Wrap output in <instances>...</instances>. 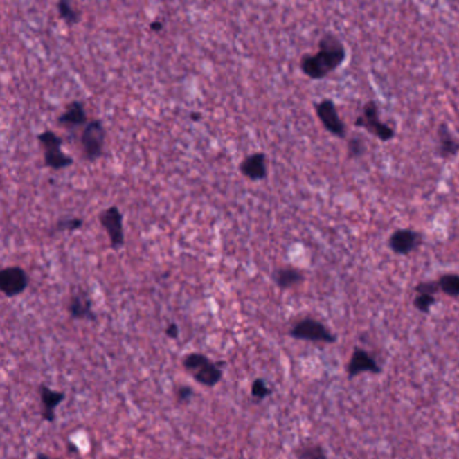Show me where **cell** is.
<instances>
[{"mask_svg": "<svg viewBox=\"0 0 459 459\" xmlns=\"http://www.w3.org/2000/svg\"><path fill=\"white\" fill-rule=\"evenodd\" d=\"M346 60V48L333 33H326L318 42L315 54H306L300 60V69L312 80H322L336 72Z\"/></svg>", "mask_w": 459, "mask_h": 459, "instance_id": "6da1fadb", "label": "cell"}, {"mask_svg": "<svg viewBox=\"0 0 459 459\" xmlns=\"http://www.w3.org/2000/svg\"><path fill=\"white\" fill-rule=\"evenodd\" d=\"M183 368L192 375L194 380L205 387H215L222 379V369L219 365L222 363H213L209 357L201 353H192L188 354L183 361Z\"/></svg>", "mask_w": 459, "mask_h": 459, "instance_id": "7a4b0ae2", "label": "cell"}, {"mask_svg": "<svg viewBox=\"0 0 459 459\" xmlns=\"http://www.w3.org/2000/svg\"><path fill=\"white\" fill-rule=\"evenodd\" d=\"M354 125L359 128H363L366 132L377 138L380 142H389L396 135L392 127H389L387 123L380 120L379 105L373 100H369L363 104V114L357 116Z\"/></svg>", "mask_w": 459, "mask_h": 459, "instance_id": "3957f363", "label": "cell"}, {"mask_svg": "<svg viewBox=\"0 0 459 459\" xmlns=\"http://www.w3.org/2000/svg\"><path fill=\"white\" fill-rule=\"evenodd\" d=\"M38 142L44 150L45 166L50 169H66L74 163L72 156L62 151L64 141L53 131H44L38 135Z\"/></svg>", "mask_w": 459, "mask_h": 459, "instance_id": "277c9868", "label": "cell"}, {"mask_svg": "<svg viewBox=\"0 0 459 459\" xmlns=\"http://www.w3.org/2000/svg\"><path fill=\"white\" fill-rule=\"evenodd\" d=\"M290 336L292 339L309 341V342H319V343H336L337 336L333 334L322 322L313 319V318H305L299 322H296L290 330Z\"/></svg>", "mask_w": 459, "mask_h": 459, "instance_id": "5b68a950", "label": "cell"}, {"mask_svg": "<svg viewBox=\"0 0 459 459\" xmlns=\"http://www.w3.org/2000/svg\"><path fill=\"white\" fill-rule=\"evenodd\" d=\"M105 136H107V131L102 125V121L98 120V119L89 121L85 125V128L82 129L81 147H82L84 156L89 162L96 161L102 155Z\"/></svg>", "mask_w": 459, "mask_h": 459, "instance_id": "8992f818", "label": "cell"}, {"mask_svg": "<svg viewBox=\"0 0 459 459\" xmlns=\"http://www.w3.org/2000/svg\"><path fill=\"white\" fill-rule=\"evenodd\" d=\"M315 114L316 118L323 125V128L339 139H346L348 128L346 124L342 121L339 116V109L333 100L323 98L322 101L315 104Z\"/></svg>", "mask_w": 459, "mask_h": 459, "instance_id": "52a82bcc", "label": "cell"}, {"mask_svg": "<svg viewBox=\"0 0 459 459\" xmlns=\"http://www.w3.org/2000/svg\"><path fill=\"white\" fill-rule=\"evenodd\" d=\"M422 244H423V235L417 231L408 228L395 231L388 240L389 249L399 256L411 255L412 252L419 249Z\"/></svg>", "mask_w": 459, "mask_h": 459, "instance_id": "ba28073f", "label": "cell"}, {"mask_svg": "<svg viewBox=\"0 0 459 459\" xmlns=\"http://www.w3.org/2000/svg\"><path fill=\"white\" fill-rule=\"evenodd\" d=\"M98 218L109 237L111 246L114 249H120L124 244V228L120 209L118 206H109L100 213Z\"/></svg>", "mask_w": 459, "mask_h": 459, "instance_id": "9c48e42d", "label": "cell"}, {"mask_svg": "<svg viewBox=\"0 0 459 459\" xmlns=\"http://www.w3.org/2000/svg\"><path fill=\"white\" fill-rule=\"evenodd\" d=\"M381 366L377 363L376 359L363 348H354L350 360L346 366L348 379H354L363 373H372V375H380Z\"/></svg>", "mask_w": 459, "mask_h": 459, "instance_id": "30bf717a", "label": "cell"}, {"mask_svg": "<svg viewBox=\"0 0 459 459\" xmlns=\"http://www.w3.org/2000/svg\"><path fill=\"white\" fill-rule=\"evenodd\" d=\"M28 286V276L21 267H6L0 272V290L8 296L21 295Z\"/></svg>", "mask_w": 459, "mask_h": 459, "instance_id": "8fae6325", "label": "cell"}, {"mask_svg": "<svg viewBox=\"0 0 459 459\" xmlns=\"http://www.w3.org/2000/svg\"><path fill=\"white\" fill-rule=\"evenodd\" d=\"M436 154L442 159H451L459 152V139L454 136L447 124H440L436 131Z\"/></svg>", "mask_w": 459, "mask_h": 459, "instance_id": "7c38bea8", "label": "cell"}, {"mask_svg": "<svg viewBox=\"0 0 459 459\" xmlns=\"http://www.w3.org/2000/svg\"><path fill=\"white\" fill-rule=\"evenodd\" d=\"M240 171L242 175L251 181H262L268 175L267 170L266 154L253 152L245 156L240 163Z\"/></svg>", "mask_w": 459, "mask_h": 459, "instance_id": "4fadbf2b", "label": "cell"}, {"mask_svg": "<svg viewBox=\"0 0 459 459\" xmlns=\"http://www.w3.org/2000/svg\"><path fill=\"white\" fill-rule=\"evenodd\" d=\"M39 396L42 403V417L46 422H54L57 407L65 400V393L50 389L48 386H39Z\"/></svg>", "mask_w": 459, "mask_h": 459, "instance_id": "5bb4252c", "label": "cell"}, {"mask_svg": "<svg viewBox=\"0 0 459 459\" xmlns=\"http://www.w3.org/2000/svg\"><path fill=\"white\" fill-rule=\"evenodd\" d=\"M272 279L279 289L289 290V289L303 283L305 275L300 269H298L295 267H280L273 271Z\"/></svg>", "mask_w": 459, "mask_h": 459, "instance_id": "9a60e30c", "label": "cell"}, {"mask_svg": "<svg viewBox=\"0 0 459 459\" xmlns=\"http://www.w3.org/2000/svg\"><path fill=\"white\" fill-rule=\"evenodd\" d=\"M58 124L66 128H75L84 124H88V116L84 105L80 101H73L66 109L58 116Z\"/></svg>", "mask_w": 459, "mask_h": 459, "instance_id": "2e32d148", "label": "cell"}, {"mask_svg": "<svg viewBox=\"0 0 459 459\" xmlns=\"http://www.w3.org/2000/svg\"><path fill=\"white\" fill-rule=\"evenodd\" d=\"M68 312L73 319H95L96 315L92 310V302L85 294H74L69 305Z\"/></svg>", "mask_w": 459, "mask_h": 459, "instance_id": "e0dca14e", "label": "cell"}, {"mask_svg": "<svg viewBox=\"0 0 459 459\" xmlns=\"http://www.w3.org/2000/svg\"><path fill=\"white\" fill-rule=\"evenodd\" d=\"M438 285L440 292L446 294L451 298L459 296V275L458 273H444L438 279Z\"/></svg>", "mask_w": 459, "mask_h": 459, "instance_id": "ac0fdd59", "label": "cell"}, {"mask_svg": "<svg viewBox=\"0 0 459 459\" xmlns=\"http://www.w3.org/2000/svg\"><path fill=\"white\" fill-rule=\"evenodd\" d=\"M295 456L298 459H327L325 449L316 443H309L298 447L295 450Z\"/></svg>", "mask_w": 459, "mask_h": 459, "instance_id": "d6986e66", "label": "cell"}, {"mask_svg": "<svg viewBox=\"0 0 459 459\" xmlns=\"http://www.w3.org/2000/svg\"><path fill=\"white\" fill-rule=\"evenodd\" d=\"M57 10H58V14H60V18L68 26H74V24H78L80 11L75 10L69 1H66V0L58 1Z\"/></svg>", "mask_w": 459, "mask_h": 459, "instance_id": "ffe728a7", "label": "cell"}, {"mask_svg": "<svg viewBox=\"0 0 459 459\" xmlns=\"http://www.w3.org/2000/svg\"><path fill=\"white\" fill-rule=\"evenodd\" d=\"M84 225V219L80 217H62L57 221V224L53 228V232H72L81 229Z\"/></svg>", "mask_w": 459, "mask_h": 459, "instance_id": "44dd1931", "label": "cell"}, {"mask_svg": "<svg viewBox=\"0 0 459 459\" xmlns=\"http://www.w3.org/2000/svg\"><path fill=\"white\" fill-rule=\"evenodd\" d=\"M435 303V296L427 294H417L413 299V307L423 314H429Z\"/></svg>", "mask_w": 459, "mask_h": 459, "instance_id": "7402d4cb", "label": "cell"}, {"mask_svg": "<svg viewBox=\"0 0 459 459\" xmlns=\"http://www.w3.org/2000/svg\"><path fill=\"white\" fill-rule=\"evenodd\" d=\"M366 151V145L363 138L354 136L348 141V156L350 159H359L361 158Z\"/></svg>", "mask_w": 459, "mask_h": 459, "instance_id": "603a6c76", "label": "cell"}, {"mask_svg": "<svg viewBox=\"0 0 459 459\" xmlns=\"http://www.w3.org/2000/svg\"><path fill=\"white\" fill-rule=\"evenodd\" d=\"M271 392H272L271 388L267 386V383L263 379H256L251 387V393H252L253 399L258 402L267 399L271 395Z\"/></svg>", "mask_w": 459, "mask_h": 459, "instance_id": "cb8c5ba5", "label": "cell"}, {"mask_svg": "<svg viewBox=\"0 0 459 459\" xmlns=\"http://www.w3.org/2000/svg\"><path fill=\"white\" fill-rule=\"evenodd\" d=\"M440 291L438 280H433V282H420L419 285H416L415 287V292L416 294H427V295H434Z\"/></svg>", "mask_w": 459, "mask_h": 459, "instance_id": "d4e9b609", "label": "cell"}, {"mask_svg": "<svg viewBox=\"0 0 459 459\" xmlns=\"http://www.w3.org/2000/svg\"><path fill=\"white\" fill-rule=\"evenodd\" d=\"M177 396H178V399H179V402L186 403V402L193 396V389L190 387H188V386H183V387H181L177 390Z\"/></svg>", "mask_w": 459, "mask_h": 459, "instance_id": "484cf974", "label": "cell"}, {"mask_svg": "<svg viewBox=\"0 0 459 459\" xmlns=\"http://www.w3.org/2000/svg\"><path fill=\"white\" fill-rule=\"evenodd\" d=\"M166 336L171 339H177L179 337V327L175 323H170L166 329Z\"/></svg>", "mask_w": 459, "mask_h": 459, "instance_id": "4316f807", "label": "cell"}, {"mask_svg": "<svg viewBox=\"0 0 459 459\" xmlns=\"http://www.w3.org/2000/svg\"><path fill=\"white\" fill-rule=\"evenodd\" d=\"M150 28H151L152 31H155V33H159V31H162V28H163V22H162V21H154V22L150 24Z\"/></svg>", "mask_w": 459, "mask_h": 459, "instance_id": "83f0119b", "label": "cell"}, {"mask_svg": "<svg viewBox=\"0 0 459 459\" xmlns=\"http://www.w3.org/2000/svg\"><path fill=\"white\" fill-rule=\"evenodd\" d=\"M201 118H202V115L201 114H198V112H193V114H190V119L193 121H199L201 120Z\"/></svg>", "mask_w": 459, "mask_h": 459, "instance_id": "f1b7e54d", "label": "cell"}, {"mask_svg": "<svg viewBox=\"0 0 459 459\" xmlns=\"http://www.w3.org/2000/svg\"><path fill=\"white\" fill-rule=\"evenodd\" d=\"M35 459H60V458H50L48 456H46V454H38L37 456V458Z\"/></svg>", "mask_w": 459, "mask_h": 459, "instance_id": "f546056e", "label": "cell"}]
</instances>
